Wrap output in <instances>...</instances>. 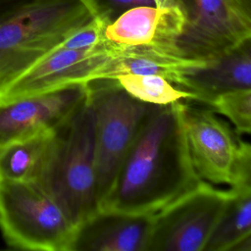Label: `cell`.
Wrapping results in <instances>:
<instances>
[{
    "label": "cell",
    "mask_w": 251,
    "mask_h": 251,
    "mask_svg": "<svg viewBox=\"0 0 251 251\" xmlns=\"http://www.w3.org/2000/svg\"><path fill=\"white\" fill-rule=\"evenodd\" d=\"M176 1V0H153V3L157 7H165L169 6L172 4H175Z\"/></svg>",
    "instance_id": "obj_23"
},
{
    "label": "cell",
    "mask_w": 251,
    "mask_h": 251,
    "mask_svg": "<svg viewBox=\"0 0 251 251\" xmlns=\"http://www.w3.org/2000/svg\"><path fill=\"white\" fill-rule=\"evenodd\" d=\"M91 18L80 0H31L0 25V84L53 50Z\"/></svg>",
    "instance_id": "obj_3"
},
{
    "label": "cell",
    "mask_w": 251,
    "mask_h": 251,
    "mask_svg": "<svg viewBox=\"0 0 251 251\" xmlns=\"http://www.w3.org/2000/svg\"><path fill=\"white\" fill-rule=\"evenodd\" d=\"M230 251H251V234L236 242Z\"/></svg>",
    "instance_id": "obj_22"
},
{
    "label": "cell",
    "mask_w": 251,
    "mask_h": 251,
    "mask_svg": "<svg viewBox=\"0 0 251 251\" xmlns=\"http://www.w3.org/2000/svg\"><path fill=\"white\" fill-rule=\"evenodd\" d=\"M251 234V186L229 187V196L203 251H230Z\"/></svg>",
    "instance_id": "obj_16"
},
{
    "label": "cell",
    "mask_w": 251,
    "mask_h": 251,
    "mask_svg": "<svg viewBox=\"0 0 251 251\" xmlns=\"http://www.w3.org/2000/svg\"><path fill=\"white\" fill-rule=\"evenodd\" d=\"M184 13L177 41L186 58L211 61L251 39V11L237 0H176Z\"/></svg>",
    "instance_id": "obj_6"
},
{
    "label": "cell",
    "mask_w": 251,
    "mask_h": 251,
    "mask_svg": "<svg viewBox=\"0 0 251 251\" xmlns=\"http://www.w3.org/2000/svg\"><path fill=\"white\" fill-rule=\"evenodd\" d=\"M207 105L214 112L227 118L238 135L251 132V89H236L218 94Z\"/></svg>",
    "instance_id": "obj_18"
},
{
    "label": "cell",
    "mask_w": 251,
    "mask_h": 251,
    "mask_svg": "<svg viewBox=\"0 0 251 251\" xmlns=\"http://www.w3.org/2000/svg\"><path fill=\"white\" fill-rule=\"evenodd\" d=\"M188 153L198 176L211 184L231 185L240 137L210 108L177 103Z\"/></svg>",
    "instance_id": "obj_9"
},
{
    "label": "cell",
    "mask_w": 251,
    "mask_h": 251,
    "mask_svg": "<svg viewBox=\"0 0 251 251\" xmlns=\"http://www.w3.org/2000/svg\"><path fill=\"white\" fill-rule=\"evenodd\" d=\"M243 7H245L247 10L251 11V0H237Z\"/></svg>",
    "instance_id": "obj_24"
},
{
    "label": "cell",
    "mask_w": 251,
    "mask_h": 251,
    "mask_svg": "<svg viewBox=\"0 0 251 251\" xmlns=\"http://www.w3.org/2000/svg\"><path fill=\"white\" fill-rule=\"evenodd\" d=\"M120 48L109 40L89 49H66L57 45L25 71L0 84V106L70 84L88 83L92 74Z\"/></svg>",
    "instance_id": "obj_8"
},
{
    "label": "cell",
    "mask_w": 251,
    "mask_h": 251,
    "mask_svg": "<svg viewBox=\"0 0 251 251\" xmlns=\"http://www.w3.org/2000/svg\"><path fill=\"white\" fill-rule=\"evenodd\" d=\"M94 119L95 176L98 207L110 190L151 105L124 90L115 79L88 82Z\"/></svg>",
    "instance_id": "obj_5"
},
{
    "label": "cell",
    "mask_w": 251,
    "mask_h": 251,
    "mask_svg": "<svg viewBox=\"0 0 251 251\" xmlns=\"http://www.w3.org/2000/svg\"><path fill=\"white\" fill-rule=\"evenodd\" d=\"M133 98L150 105L167 106L181 101H197V96L156 75L125 74L114 78Z\"/></svg>",
    "instance_id": "obj_17"
},
{
    "label": "cell",
    "mask_w": 251,
    "mask_h": 251,
    "mask_svg": "<svg viewBox=\"0 0 251 251\" xmlns=\"http://www.w3.org/2000/svg\"><path fill=\"white\" fill-rule=\"evenodd\" d=\"M209 61L186 58L177 53L143 47H121L90 76L89 81L114 79L125 74L161 75L182 88L184 78Z\"/></svg>",
    "instance_id": "obj_13"
},
{
    "label": "cell",
    "mask_w": 251,
    "mask_h": 251,
    "mask_svg": "<svg viewBox=\"0 0 251 251\" xmlns=\"http://www.w3.org/2000/svg\"><path fill=\"white\" fill-rule=\"evenodd\" d=\"M87 83L60 89L0 106V149L45 129H57L86 101Z\"/></svg>",
    "instance_id": "obj_10"
},
{
    "label": "cell",
    "mask_w": 251,
    "mask_h": 251,
    "mask_svg": "<svg viewBox=\"0 0 251 251\" xmlns=\"http://www.w3.org/2000/svg\"><path fill=\"white\" fill-rule=\"evenodd\" d=\"M31 0H0V25Z\"/></svg>",
    "instance_id": "obj_21"
},
{
    "label": "cell",
    "mask_w": 251,
    "mask_h": 251,
    "mask_svg": "<svg viewBox=\"0 0 251 251\" xmlns=\"http://www.w3.org/2000/svg\"><path fill=\"white\" fill-rule=\"evenodd\" d=\"M182 88L193 92L203 104L226 91L251 89V39L192 71Z\"/></svg>",
    "instance_id": "obj_14"
},
{
    "label": "cell",
    "mask_w": 251,
    "mask_h": 251,
    "mask_svg": "<svg viewBox=\"0 0 251 251\" xmlns=\"http://www.w3.org/2000/svg\"><path fill=\"white\" fill-rule=\"evenodd\" d=\"M184 25L181 6H136L126 10L105 28V37L121 47H143L180 54L177 41ZM181 55V54H180Z\"/></svg>",
    "instance_id": "obj_11"
},
{
    "label": "cell",
    "mask_w": 251,
    "mask_h": 251,
    "mask_svg": "<svg viewBox=\"0 0 251 251\" xmlns=\"http://www.w3.org/2000/svg\"><path fill=\"white\" fill-rule=\"evenodd\" d=\"M109 24L99 18L92 17L89 21L72 31L58 46L66 49H89L105 42V28Z\"/></svg>",
    "instance_id": "obj_19"
},
{
    "label": "cell",
    "mask_w": 251,
    "mask_h": 251,
    "mask_svg": "<svg viewBox=\"0 0 251 251\" xmlns=\"http://www.w3.org/2000/svg\"><path fill=\"white\" fill-rule=\"evenodd\" d=\"M153 217L98 210L75 227L68 251H146Z\"/></svg>",
    "instance_id": "obj_12"
},
{
    "label": "cell",
    "mask_w": 251,
    "mask_h": 251,
    "mask_svg": "<svg viewBox=\"0 0 251 251\" xmlns=\"http://www.w3.org/2000/svg\"><path fill=\"white\" fill-rule=\"evenodd\" d=\"M75 229L37 183L0 177V230L10 248L68 251Z\"/></svg>",
    "instance_id": "obj_4"
},
{
    "label": "cell",
    "mask_w": 251,
    "mask_h": 251,
    "mask_svg": "<svg viewBox=\"0 0 251 251\" xmlns=\"http://www.w3.org/2000/svg\"><path fill=\"white\" fill-rule=\"evenodd\" d=\"M177 103L151 105L98 210L155 215L202 181L188 153Z\"/></svg>",
    "instance_id": "obj_1"
},
{
    "label": "cell",
    "mask_w": 251,
    "mask_h": 251,
    "mask_svg": "<svg viewBox=\"0 0 251 251\" xmlns=\"http://www.w3.org/2000/svg\"><path fill=\"white\" fill-rule=\"evenodd\" d=\"M57 129H45L0 149V177L35 182L53 144Z\"/></svg>",
    "instance_id": "obj_15"
},
{
    "label": "cell",
    "mask_w": 251,
    "mask_h": 251,
    "mask_svg": "<svg viewBox=\"0 0 251 251\" xmlns=\"http://www.w3.org/2000/svg\"><path fill=\"white\" fill-rule=\"evenodd\" d=\"M228 196L202 180L154 215L146 251H203Z\"/></svg>",
    "instance_id": "obj_7"
},
{
    "label": "cell",
    "mask_w": 251,
    "mask_h": 251,
    "mask_svg": "<svg viewBox=\"0 0 251 251\" xmlns=\"http://www.w3.org/2000/svg\"><path fill=\"white\" fill-rule=\"evenodd\" d=\"M92 17L113 22L128 9L142 5H154L153 0H80Z\"/></svg>",
    "instance_id": "obj_20"
},
{
    "label": "cell",
    "mask_w": 251,
    "mask_h": 251,
    "mask_svg": "<svg viewBox=\"0 0 251 251\" xmlns=\"http://www.w3.org/2000/svg\"><path fill=\"white\" fill-rule=\"evenodd\" d=\"M35 183L61 207L75 227L98 211L94 119L88 96L57 128Z\"/></svg>",
    "instance_id": "obj_2"
}]
</instances>
